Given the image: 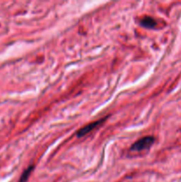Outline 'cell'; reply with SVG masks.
<instances>
[{
  "instance_id": "1",
  "label": "cell",
  "mask_w": 181,
  "mask_h": 182,
  "mask_svg": "<svg viewBox=\"0 0 181 182\" xmlns=\"http://www.w3.org/2000/svg\"><path fill=\"white\" fill-rule=\"evenodd\" d=\"M154 140L155 139H154L153 137H144V138L137 140L135 143L131 146V149L132 151H137V152H139V151H142V150H145V149H148L153 145Z\"/></svg>"
},
{
  "instance_id": "2",
  "label": "cell",
  "mask_w": 181,
  "mask_h": 182,
  "mask_svg": "<svg viewBox=\"0 0 181 182\" xmlns=\"http://www.w3.org/2000/svg\"><path fill=\"white\" fill-rule=\"evenodd\" d=\"M103 121H104V119H101V120H98V121H96V122H93V123H90V124H89V125H85L84 127H83L81 130L78 131V132H77V136L83 137L84 136V135H86L87 133L90 132V131H92V130L95 129L97 126H99L101 124H102Z\"/></svg>"
},
{
  "instance_id": "3",
  "label": "cell",
  "mask_w": 181,
  "mask_h": 182,
  "mask_svg": "<svg viewBox=\"0 0 181 182\" xmlns=\"http://www.w3.org/2000/svg\"><path fill=\"white\" fill-rule=\"evenodd\" d=\"M140 22H141L142 26H144V27H146V28H153V27H155V26L156 25L155 21L153 18L148 17V16L144 17Z\"/></svg>"
},
{
  "instance_id": "4",
  "label": "cell",
  "mask_w": 181,
  "mask_h": 182,
  "mask_svg": "<svg viewBox=\"0 0 181 182\" xmlns=\"http://www.w3.org/2000/svg\"><path fill=\"white\" fill-rule=\"evenodd\" d=\"M31 170H32V167H29L28 170L24 171V173H23L22 178H21V181L20 182H25L28 180V178H29V174L31 172Z\"/></svg>"
}]
</instances>
